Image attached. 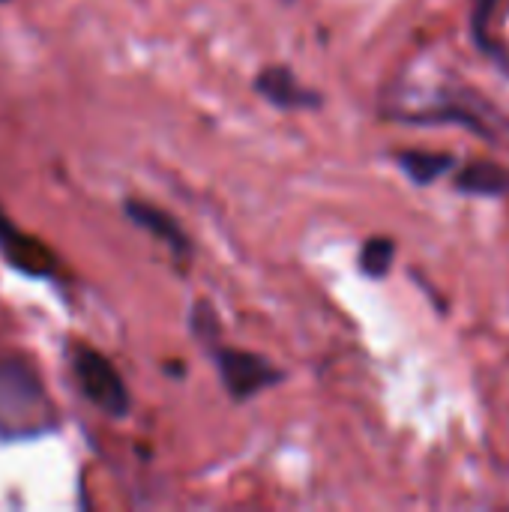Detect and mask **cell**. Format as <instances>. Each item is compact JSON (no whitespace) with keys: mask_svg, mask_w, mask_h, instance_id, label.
Returning a JSON list of instances; mask_svg holds the SVG:
<instances>
[{"mask_svg":"<svg viewBox=\"0 0 509 512\" xmlns=\"http://www.w3.org/2000/svg\"><path fill=\"white\" fill-rule=\"evenodd\" d=\"M54 426V402L39 375L18 357L0 360V438H33Z\"/></svg>","mask_w":509,"mask_h":512,"instance_id":"cell-1","label":"cell"},{"mask_svg":"<svg viewBox=\"0 0 509 512\" xmlns=\"http://www.w3.org/2000/svg\"><path fill=\"white\" fill-rule=\"evenodd\" d=\"M399 120L462 126L486 141H501V135L509 132L507 120L498 111H492L486 99H480L474 90H450V87H441L417 111H402Z\"/></svg>","mask_w":509,"mask_h":512,"instance_id":"cell-2","label":"cell"},{"mask_svg":"<svg viewBox=\"0 0 509 512\" xmlns=\"http://www.w3.org/2000/svg\"><path fill=\"white\" fill-rule=\"evenodd\" d=\"M69 360H72V375H75L84 399L93 408L105 411L108 417L123 420L129 414L132 402H129V390H126L123 378L117 375L114 363L87 345H75Z\"/></svg>","mask_w":509,"mask_h":512,"instance_id":"cell-3","label":"cell"},{"mask_svg":"<svg viewBox=\"0 0 509 512\" xmlns=\"http://www.w3.org/2000/svg\"><path fill=\"white\" fill-rule=\"evenodd\" d=\"M213 360L222 378L225 393L234 402H249L258 393L276 387L285 375L279 366H273L267 357L252 354V351H237V348H225V345H213Z\"/></svg>","mask_w":509,"mask_h":512,"instance_id":"cell-4","label":"cell"},{"mask_svg":"<svg viewBox=\"0 0 509 512\" xmlns=\"http://www.w3.org/2000/svg\"><path fill=\"white\" fill-rule=\"evenodd\" d=\"M255 93L264 96L270 105H276L282 111H315L324 102L321 93L303 87L297 72L291 66H282V63L264 66L255 75Z\"/></svg>","mask_w":509,"mask_h":512,"instance_id":"cell-5","label":"cell"},{"mask_svg":"<svg viewBox=\"0 0 509 512\" xmlns=\"http://www.w3.org/2000/svg\"><path fill=\"white\" fill-rule=\"evenodd\" d=\"M0 255L24 276H48V270L54 267V255L48 252V246L18 231L3 210H0Z\"/></svg>","mask_w":509,"mask_h":512,"instance_id":"cell-6","label":"cell"},{"mask_svg":"<svg viewBox=\"0 0 509 512\" xmlns=\"http://www.w3.org/2000/svg\"><path fill=\"white\" fill-rule=\"evenodd\" d=\"M126 216L141 228V231H147L150 237H156L159 243H165L174 255H180V258H186L189 252H192V240L186 237V231L180 228V222L171 216V213H165V210H159L156 204H150V201H126Z\"/></svg>","mask_w":509,"mask_h":512,"instance_id":"cell-7","label":"cell"},{"mask_svg":"<svg viewBox=\"0 0 509 512\" xmlns=\"http://www.w3.org/2000/svg\"><path fill=\"white\" fill-rule=\"evenodd\" d=\"M456 189L474 198H504L509 195V168L492 159H474L456 174Z\"/></svg>","mask_w":509,"mask_h":512,"instance_id":"cell-8","label":"cell"},{"mask_svg":"<svg viewBox=\"0 0 509 512\" xmlns=\"http://www.w3.org/2000/svg\"><path fill=\"white\" fill-rule=\"evenodd\" d=\"M396 165L405 171V177L417 186H432L438 183L447 171L456 168L453 153H432V150H399Z\"/></svg>","mask_w":509,"mask_h":512,"instance_id":"cell-9","label":"cell"},{"mask_svg":"<svg viewBox=\"0 0 509 512\" xmlns=\"http://www.w3.org/2000/svg\"><path fill=\"white\" fill-rule=\"evenodd\" d=\"M501 6H504V0H471V33H474V42L509 72L507 51L498 45V39L492 33L495 15L501 12Z\"/></svg>","mask_w":509,"mask_h":512,"instance_id":"cell-10","label":"cell"},{"mask_svg":"<svg viewBox=\"0 0 509 512\" xmlns=\"http://www.w3.org/2000/svg\"><path fill=\"white\" fill-rule=\"evenodd\" d=\"M396 261V240L393 237H369L360 252V270L369 279H384Z\"/></svg>","mask_w":509,"mask_h":512,"instance_id":"cell-11","label":"cell"},{"mask_svg":"<svg viewBox=\"0 0 509 512\" xmlns=\"http://www.w3.org/2000/svg\"><path fill=\"white\" fill-rule=\"evenodd\" d=\"M189 330L207 348L219 345V315H216V309H213L210 300H198L192 306V312H189Z\"/></svg>","mask_w":509,"mask_h":512,"instance_id":"cell-12","label":"cell"},{"mask_svg":"<svg viewBox=\"0 0 509 512\" xmlns=\"http://www.w3.org/2000/svg\"><path fill=\"white\" fill-rule=\"evenodd\" d=\"M0 3H6V0H0Z\"/></svg>","mask_w":509,"mask_h":512,"instance_id":"cell-13","label":"cell"},{"mask_svg":"<svg viewBox=\"0 0 509 512\" xmlns=\"http://www.w3.org/2000/svg\"><path fill=\"white\" fill-rule=\"evenodd\" d=\"M288 3H291V0H288Z\"/></svg>","mask_w":509,"mask_h":512,"instance_id":"cell-14","label":"cell"}]
</instances>
